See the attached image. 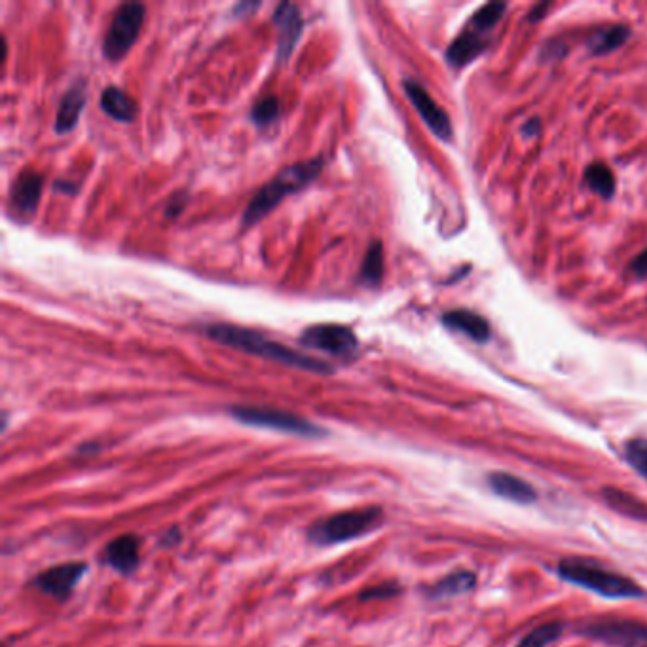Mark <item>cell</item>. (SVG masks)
I'll use <instances>...</instances> for the list:
<instances>
[{"instance_id": "12", "label": "cell", "mask_w": 647, "mask_h": 647, "mask_svg": "<svg viewBox=\"0 0 647 647\" xmlns=\"http://www.w3.org/2000/svg\"><path fill=\"white\" fill-rule=\"evenodd\" d=\"M42 183H44L42 175L33 169L23 171L14 181V185L10 188V204L16 215L31 217L37 211L40 194H42Z\"/></svg>"}, {"instance_id": "18", "label": "cell", "mask_w": 647, "mask_h": 647, "mask_svg": "<svg viewBox=\"0 0 647 647\" xmlns=\"http://www.w3.org/2000/svg\"><path fill=\"white\" fill-rule=\"evenodd\" d=\"M101 109L118 122H133L137 114V105L128 93L116 86H109L101 93Z\"/></svg>"}, {"instance_id": "22", "label": "cell", "mask_w": 647, "mask_h": 647, "mask_svg": "<svg viewBox=\"0 0 647 647\" xmlns=\"http://www.w3.org/2000/svg\"><path fill=\"white\" fill-rule=\"evenodd\" d=\"M604 498L610 503L611 507L615 511H621L625 515L634 518H646L647 517V507L644 503L632 498L629 494L621 492V490H615V488H606L604 490Z\"/></svg>"}, {"instance_id": "23", "label": "cell", "mask_w": 647, "mask_h": 647, "mask_svg": "<svg viewBox=\"0 0 647 647\" xmlns=\"http://www.w3.org/2000/svg\"><path fill=\"white\" fill-rule=\"evenodd\" d=\"M630 37V31L625 25L619 27H611L608 31H600L594 40L591 42L592 52L594 54H610L615 48H619L623 42H627Z\"/></svg>"}, {"instance_id": "3", "label": "cell", "mask_w": 647, "mask_h": 647, "mask_svg": "<svg viewBox=\"0 0 647 647\" xmlns=\"http://www.w3.org/2000/svg\"><path fill=\"white\" fill-rule=\"evenodd\" d=\"M556 572L564 581L606 598H638L644 594L636 581L585 558H566L558 564Z\"/></svg>"}, {"instance_id": "16", "label": "cell", "mask_w": 647, "mask_h": 647, "mask_svg": "<svg viewBox=\"0 0 647 647\" xmlns=\"http://www.w3.org/2000/svg\"><path fill=\"white\" fill-rule=\"evenodd\" d=\"M443 323L452 331L467 334L475 342H488L490 340V325L482 315L469 312V310H454L443 315Z\"/></svg>"}, {"instance_id": "21", "label": "cell", "mask_w": 647, "mask_h": 647, "mask_svg": "<svg viewBox=\"0 0 647 647\" xmlns=\"http://www.w3.org/2000/svg\"><path fill=\"white\" fill-rule=\"evenodd\" d=\"M585 181L592 192H596L598 196H602L606 200L611 198L615 192L613 173H611L610 167L604 166V164H592L585 173Z\"/></svg>"}, {"instance_id": "26", "label": "cell", "mask_w": 647, "mask_h": 647, "mask_svg": "<svg viewBox=\"0 0 647 647\" xmlns=\"http://www.w3.org/2000/svg\"><path fill=\"white\" fill-rule=\"evenodd\" d=\"M505 10H507V4H503V2H490V4L482 6L481 10L473 18V27L482 31V33H486L488 29H492L500 21Z\"/></svg>"}, {"instance_id": "7", "label": "cell", "mask_w": 647, "mask_h": 647, "mask_svg": "<svg viewBox=\"0 0 647 647\" xmlns=\"http://www.w3.org/2000/svg\"><path fill=\"white\" fill-rule=\"evenodd\" d=\"M581 632L592 640L615 647H647V625L632 619L602 617L587 621Z\"/></svg>"}, {"instance_id": "10", "label": "cell", "mask_w": 647, "mask_h": 647, "mask_svg": "<svg viewBox=\"0 0 647 647\" xmlns=\"http://www.w3.org/2000/svg\"><path fill=\"white\" fill-rule=\"evenodd\" d=\"M86 568L88 566L84 562L59 564L38 575L35 579V587L56 600H65L71 596L78 581L86 574Z\"/></svg>"}, {"instance_id": "17", "label": "cell", "mask_w": 647, "mask_h": 647, "mask_svg": "<svg viewBox=\"0 0 647 647\" xmlns=\"http://www.w3.org/2000/svg\"><path fill=\"white\" fill-rule=\"evenodd\" d=\"M484 46H486V40L482 38V31L475 29V27L467 29L452 42V46L446 52V59H448V63L452 67L460 69V67L467 65L469 61H473L475 57L479 56L484 50Z\"/></svg>"}, {"instance_id": "13", "label": "cell", "mask_w": 647, "mask_h": 647, "mask_svg": "<svg viewBox=\"0 0 647 647\" xmlns=\"http://www.w3.org/2000/svg\"><path fill=\"white\" fill-rule=\"evenodd\" d=\"M105 560L116 572L130 574L141 560V539L131 534L116 537L105 551Z\"/></svg>"}, {"instance_id": "29", "label": "cell", "mask_w": 647, "mask_h": 647, "mask_svg": "<svg viewBox=\"0 0 647 647\" xmlns=\"http://www.w3.org/2000/svg\"><path fill=\"white\" fill-rule=\"evenodd\" d=\"M632 272L636 278H647V251L632 262Z\"/></svg>"}, {"instance_id": "25", "label": "cell", "mask_w": 647, "mask_h": 647, "mask_svg": "<svg viewBox=\"0 0 647 647\" xmlns=\"http://www.w3.org/2000/svg\"><path fill=\"white\" fill-rule=\"evenodd\" d=\"M279 116V101L276 95H266L253 107L251 118L257 126H268L276 122Z\"/></svg>"}, {"instance_id": "5", "label": "cell", "mask_w": 647, "mask_h": 647, "mask_svg": "<svg viewBox=\"0 0 647 647\" xmlns=\"http://www.w3.org/2000/svg\"><path fill=\"white\" fill-rule=\"evenodd\" d=\"M145 21V6L141 2L122 4L111 21L103 40V56L109 61H120L131 50Z\"/></svg>"}, {"instance_id": "2", "label": "cell", "mask_w": 647, "mask_h": 647, "mask_svg": "<svg viewBox=\"0 0 647 647\" xmlns=\"http://www.w3.org/2000/svg\"><path fill=\"white\" fill-rule=\"evenodd\" d=\"M323 166H325V160L321 156H317L312 160H304V162H298V164L281 169L268 185L262 186L259 192L253 196L251 204L247 205V209L243 213L241 224L245 228H251L253 224L262 221L287 196L296 194L304 186L310 185L321 173Z\"/></svg>"}, {"instance_id": "14", "label": "cell", "mask_w": 647, "mask_h": 647, "mask_svg": "<svg viewBox=\"0 0 647 647\" xmlns=\"http://www.w3.org/2000/svg\"><path fill=\"white\" fill-rule=\"evenodd\" d=\"M488 486L501 498L517 501V503H532L537 498L536 490L532 484L518 479L511 473H490Z\"/></svg>"}, {"instance_id": "24", "label": "cell", "mask_w": 647, "mask_h": 647, "mask_svg": "<svg viewBox=\"0 0 647 647\" xmlns=\"http://www.w3.org/2000/svg\"><path fill=\"white\" fill-rule=\"evenodd\" d=\"M562 634V623L558 621H551L545 625H539L534 630H530L520 642L517 647H547L551 642H555Z\"/></svg>"}, {"instance_id": "1", "label": "cell", "mask_w": 647, "mask_h": 647, "mask_svg": "<svg viewBox=\"0 0 647 647\" xmlns=\"http://www.w3.org/2000/svg\"><path fill=\"white\" fill-rule=\"evenodd\" d=\"M205 336L219 342L222 346L251 353V355H257V357L268 359V361H276V363L287 365V367H295V369L315 372V374H333L334 372L329 363L319 361L306 353L295 352L262 333H257L247 327H240V325L213 323V325L205 327Z\"/></svg>"}, {"instance_id": "4", "label": "cell", "mask_w": 647, "mask_h": 647, "mask_svg": "<svg viewBox=\"0 0 647 647\" xmlns=\"http://www.w3.org/2000/svg\"><path fill=\"white\" fill-rule=\"evenodd\" d=\"M382 518L384 513L378 507L344 511L315 522L308 536L312 543L321 547L338 545V543L352 541L355 537L367 536L382 524Z\"/></svg>"}, {"instance_id": "30", "label": "cell", "mask_w": 647, "mask_h": 647, "mask_svg": "<svg viewBox=\"0 0 647 647\" xmlns=\"http://www.w3.org/2000/svg\"><path fill=\"white\" fill-rule=\"evenodd\" d=\"M183 200H179V198H173L171 200V204H169V207H167V215L169 217H177L181 211H183Z\"/></svg>"}, {"instance_id": "8", "label": "cell", "mask_w": 647, "mask_h": 647, "mask_svg": "<svg viewBox=\"0 0 647 647\" xmlns=\"http://www.w3.org/2000/svg\"><path fill=\"white\" fill-rule=\"evenodd\" d=\"M298 342L308 350L331 353L342 359L355 357L359 352V340L352 329L334 323H323L306 329Z\"/></svg>"}, {"instance_id": "11", "label": "cell", "mask_w": 647, "mask_h": 647, "mask_svg": "<svg viewBox=\"0 0 647 647\" xmlns=\"http://www.w3.org/2000/svg\"><path fill=\"white\" fill-rule=\"evenodd\" d=\"M274 25L278 27V61H287L295 52L296 42L302 37L304 21L300 8L293 2H281L274 12Z\"/></svg>"}, {"instance_id": "19", "label": "cell", "mask_w": 647, "mask_h": 647, "mask_svg": "<svg viewBox=\"0 0 647 647\" xmlns=\"http://www.w3.org/2000/svg\"><path fill=\"white\" fill-rule=\"evenodd\" d=\"M477 585V577L471 572H458V574L448 575L444 577L443 581H439L431 591L429 596L431 598H452L458 594H465V592L473 591Z\"/></svg>"}, {"instance_id": "6", "label": "cell", "mask_w": 647, "mask_h": 647, "mask_svg": "<svg viewBox=\"0 0 647 647\" xmlns=\"http://www.w3.org/2000/svg\"><path fill=\"white\" fill-rule=\"evenodd\" d=\"M230 414L247 426L266 427V429H276L283 433H293L300 437H321L323 429L308 422L306 418H300L293 412H283V410H274V408L259 407H234Z\"/></svg>"}, {"instance_id": "20", "label": "cell", "mask_w": 647, "mask_h": 647, "mask_svg": "<svg viewBox=\"0 0 647 647\" xmlns=\"http://www.w3.org/2000/svg\"><path fill=\"white\" fill-rule=\"evenodd\" d=\"M384 276V247L380 241H374L363 259L359 278L367 287H378Z\"/></svg>"}, {"instance_id": "27", "label": "cell", "mask_w": 647, "mask_h": 647, "mask_svg": "<svg viewBox=\"0 0 647 647\" xmlns=\"http://www.w3.org/2000/svg\"><path fill=\"white\" fill-rule=\"evenodd\" d=\"M627 462L647 481V439H632L625 446Z\"/></svg>"}, {"instance_id": "28", "label": "cell", "mask_w": 647, "mask_h": 647, "mask_svg": "<svg viewBox=\"0 0 647 647\" xmlns=\"http://www.w3.org/2000/svg\"><path fill=\"white\" fill-rule=\"evenodd\" d=\"M399 592V589L397 587H391V585H382L380 589H370V591L363 592L361 596L363 598H386V596H393V594H397Z\"/></svg>"}, {"instance_id": "9", "label": "cell", "mask_w": 647, "mask_h": 647, "mask_svg": "<svg viewBox=\"0 0 647 647\" xmlns=\"http://www.w3.org/2000/svg\"><path fill=\"white\" fill-rule=\"evenodd\" d=\"M405 92H407L408 99L412 101L414 109L424 118V122L429 126V130L433 131L439 139L450 141L452 139V124H450V118L439 107V103L426 92V88L420 86L414 80H407L405 82Z\"/></svg>"}, {"instance_id": "31", "label": "cell", "mask_w": 647, "mask_h": 647, "mask_svg": "<svg viewBox=\"0 0 647 647\" xmlns=\"http://www.w3.org/2000/svg\"><path fill=\"white\" fill-rule=\"evenodd\" d=\"M539 128H541L539 120H537V118H532V120L524 126V133H526V135H530V137H534V135L539 133Z\"/></svg>"}, {"instance_id": "15", "label": "cell", "mask_w": 647, "mask_h": 647, "mask_svg": "<svg viewBox=\"0 0 647 647\" xmlns=\"http://www.w3.org/2000/svg\"><path fill=\"white\" fill-rule=\"evenodd\" d=\"M84 105H86V88H84V82H80L65 93L59 103L56 116L57 133L65 135L74 130L80 114L84 111Z\"/></svg>"}]
</instances>
